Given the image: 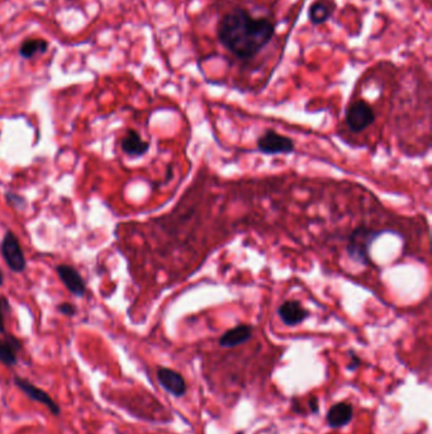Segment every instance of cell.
I'll use <instances>...</instances> for the list:
<instances>
[{"label": "cell", "instance_id": "cell-17", "mask_svg": "<svg viewBox=\"0 0 432 434\" xmlns=\"http://www.w3.org/2000/svg\"><path fill=\"white\" fill-rule=\"evenodd\" d=\"M59 311L65 316H74L76 314V308L70 303H64L59 305Z\"/></svg>", "mask_w": 432, "mask_h": 434}, {"label": "cell", "instance_id": "cell-4", "mask_svg": "<svg viewBox=\"0 0 432 434\" xmlns=\"http://www.w3.org/2000/svg\"><path fill=\"white\" fill-rule=\"evenodd\" d=\"M345 119L349 130L358 133L367 130L369 126L373 125L375 113L372 105L365 100H355L349 105Z\"/></svg>", "mask_w": 432, "mask_h": 434}, {"label": "cell", "instance_id": "cell-6", "mask_svg": "<svg viewBox=\"0 0 432 434\" xmlns=\"http://www.w3.org/2000/svg\"><path fill=\"white\" fill-rule=\"evenodd\" d=\"M14 382H15L18 388L22 390L33 402L45 405L53 415H59L61 413V409L58 405V402H55L53 397L47 394L46 391H43L42 388H37L36 385H33L32 382L28 381L26 379L18 377V376L14 377Z\"/></svg>", "mask_w": 432, "mask_h": 434}, {"label": "cell", "instance_id": "cell-9", "mask_svg": "<svg viewBox=\"0 0 432 434\" xmlns=\"http://www.w3.org/2000/svg\"><path fill=\"white\" fill-rule=\"evenodd\" d=\"M278 315L287 327H295L307 319L309 316V311L304 309L301 303L292 300V301H285L279 306Z\"/></svg>", "mask_w": 432, "mask_h": 434}, {"label": "cell", "instance_id": "cell-13", "mask_svg": "<svg viewBox=\"0 0 432 434\" xmlns=\"http://www.w3.org/2000/svg\"><path fill=\"white\" fill-rule=\"evenodd\" d=\"M122 150L128 157H144L150 149V144L142 140L140 133L135 130H128L122 138Z\"/></svg>", "mask_w": 432, "mask_h": 434}, {"label": "cell", "instance_id": "cell-20", "mask_svg": "<svg viewBox=\"0 0 432 434\" xmlns=\"http://www.w3.org/2000/svg\"><path fill=\"white\" fill-rule=\"evenodd\" d=\"M353 361L350 363V366H349V369H351V371H355V369H358L359 366L361 364L360 358L359 357H356V355H353Z\"/></svg>", "mask_w": 432, "mask_h": 434}, {"label": "cell", "instance_id": "cell-14", "mask_svg": "<svg viewBox=\"0 0 432 434\" xmlns=\"http://www.w3.org/2000/svg\"><path fill=\"white\" fill-rule=\"evenodd\" d=\"M48 50V42L43 39H27L20 46V56L25 60H31L39 53Z\"/></svg>", "mask_w": 432, "mask_h": 434}, {"label": "cell", "instance_id": "cell-19", "mask_svg": "<svg viewBox=\"0 0 432 434\" xmlns=\"http://www.w3.org/2000/svg\"><path fill=\"white\" fill-rule=\"evenodd\" d=\"M309 409L312 413H317L318 412V399L316 396H312L311 400H309Z\"/></svg>", "mask_w": 432, "mask_h": 434}, {"label": "cell", "instance_id": "cell-18", "mask_svg": "<svg viewBox=\"0 0 432 434\" xmlns=\"http://www.w3.org/2000/svg\"><path fill=\"white\" fill-rule=\"evenodd\" d=\"M8 204H11L12 207H20L23 202V198L18 196V195H14V193H7Z\"/></svg>", "mask_w": 432, "mask_h": 434}, {"label": "cell", "instance_id": "cell-11", "mask_svg": "<svg viewBox=\"0 0 432 434\" xmlns=\"http://www.w3.org/2000/svg\"><path fill=\"white\" fill-rule=\"evenodd\" d=\"M22 348V343L14 336L4 334V338H0V363L13 367L18 362V352Z\"/></svg>", "mask_w": 432, "mask_h": 434}, {"label": "cell", "instance_id": "cell-1", "mask_svg": "<svg viewBox=\"0 0 432 434\" xmlns=\"http://www.w3.org/2000/svg\"><path fill=\"white\" fill-rule=\"evenodd\" d=\"M274 23L269 18H255L243 8L224 14L217 36L226 50L238 59H251L274 37Z\"/></svg>", "mask_w": 432, "mask_h": 434}, {"label": "cell", "instance_id": "cell-15", "mask_svg": "<svg viewBox=\"0 0 432 434\" xmlns=\"http://www.w3.org/2000/svg\"><path fill=\"white\" fill-rule=\"evenodd\" d=\"M334 4L328 0H318L309 9V20L313 25H322L334 13Z\"/></svg>", "mask_w": 432, "mask_h": 434}, {"label": "cell", "instance_id": "cell-12", "mask_svg": "<svg viewBox=\"0 0 432 434\" xmlns=\"http://www.w3.org/2000/svg\"><path fill=\"white\" fill-rule=\"evenodd\" d=\"M353 408L349 402H336L331 408L328 409L326 419L328 426L331 428L345 427L350 421H353Z\"/></svg>", "mask_w": 432, "mask_h": 434}, {"label": "cell", "instance_id": "cell-8", "mask_svg": "<svg viewBox=\"0 0 432 434\" xmlns=\"http://www.w3.org/2000/svg\"><path fill=\"white\" fill-rule=\"evenodd\" d=\"M157 380L160 385L175 397H182L187 393V383L183 376L174 369L160 367L157 369Z\"/></svg>", "mask_w": 432, "mask_h": 434}, {"label": "cell", "instance_id": "cell-22", "mask_svg": "<svg viewBox=\"0 0 432 434\" xmlns=\"http://www.w3.org/2000/svg\"><path fill=\"white\" fill-rule=\"evenodd\" d=\"M69 1H70V0H69Z\"/></svg>", "mask_w": 432, "mask_h": 434}, {"label": "cell", "instance_id": "cell-5", "mask_svg": "<svg viewBox=\"0 0 432 434\" xmlns=\"http://www.w3.org/2000/svg\"><path fill=\"white\" fill-rule=\"evenodd\" d=\"M259 152L265 155H281L295 152V143L292 138L278 133L274 130H266L256 141Z\"/></svg>", "mask_w": 432, "mask_h": 434}, {"label": "cell", "instance_id": "cell-3", "mask_svg": "<svg viewBox=\"0 0 432 434\" xmlns=\"http://www.w3.org/2000/svg\"><path fill=\"white\" fill-rule=\"evenodd\" d=\"M0 253L7 263L8 268L14 273H22L26 270L27 262L18 237L13 231L8 230L0 244Z\"/></svg>", "mask_w": 432, "mask_h": 434}, {"label": "cell", "instance_id": "cell-2", "mask_svg": "<svg viewBox=\"0 0 432 434\" xmlns=\"http://www.w3.org/2000/svg\"><path fill=\"white\" fill-rule=\"evenodd\" d=\"M379 232L369 230L367 228H359L349 237L346 250L350 258L358 263H369V246Z\"/></svg>", "mask_w": 432, "mask_h": 434}, {"label": "cell", "instance_id": "cell-7", "mask_svg": "<svg viewBox=\"0 0 432 434\" xmlns=\"http://www.w3.org/2000/svg\"><path fill=\"white\" fill-rule=\"evenodd\" d=\"M56 272L59 275L61 282L64 283L67 291L75 297H84L86 294V281L83 280L81 275L72 265L67 264H59L56 267Z\"/></svg>", "mask_w": 432, "mask_h": 434}, {"label": "cell", "instance_id": "cell-10", "mask_svg": "<svg viewBox=\"0 0 432 434\" xmlns=\"http://www.w3.org/2000/svg\"><path fill=\"white\" fill-rule=\"evenodd\" d=\"M251 336H252V327H250L248 324H241L227 330L220 338L218 344L223 348H235L243 343L249 342Z\"/></svg>", "mask_w": 432, "mask_h": 434}, {"label": "cell", "instance_id": "cell-16", "mask_svg": "<svg viewBox=\"0 0 432 434\" xmlns=\"http://www.w3.org/2000/svg\"><path fill=\"white\" fill-rule=\"evenodd\" d=\"M11 309L7 297L0 296V334H6V314Z\"/></svg>", "mask_w": 432, "mask_h": 434}, {"label": "cell", "instance_id": "cell-21", "mask_svg": "<svg viewBox=\"0 0 432 434\" xmlns=\"http://www.w3.org/2000/svg\"><path fill=\"white\" fill-rule=\"evenodd\" d=\"M3 283H4V278H3V273H1V270H0V287L3 286Z\"/></svg>", "mask_w": 432, "mask_h": 434}]
</instances>
